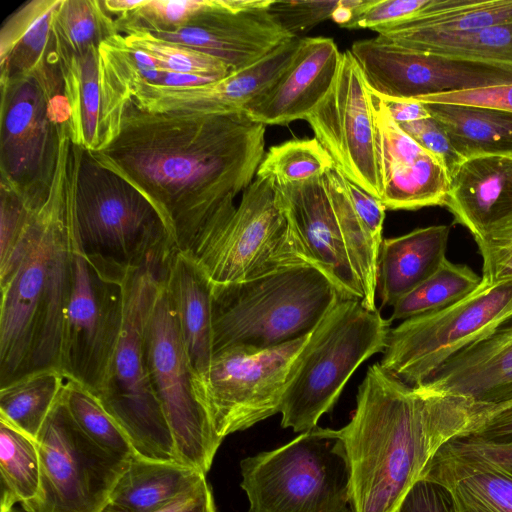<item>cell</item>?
I'll use <instances>...</instances> for the list:
<instances>
[{
	"mask_svg": "<svg viewBox=\"0 0 512 512\" xmlns=\"http://www.w3.org/2000/svg\"><path fill=\"white\" fill-rule=\"evenodd\" d=\"M265 125L244 112L154 113L131 100L117 137L89 152L137 187L163 217L177 251H187L215 214L254 180Z\"/></svg>",
	"mask_w": 512,
	"mask_h": 512,
	"instance_id": "cell-1",
	"label": "cell"
},
{
	"mask_svg": "<svg viewBox=\"0 0 512 512\" xmlns=\"http://www.w3.org/2000/svg\"><path fill=\"white\" fill-rule=\"evenodd\" d=\"M475 408L468 399L410 386L379 363L369 366L352 417L338 430L352 512H399L441 448L466 433Z\"/></svg>",
	"mask_w": 512,
	"mask_h": 512,
	"instance_id": "cell-2",
	"label": "cell"
},
{
	"mask_svg": "<svg viewBox=\"0 0 512 512\" xmlns=\"http://www.w3.org/2000/svg\"><path fill=\"white\" fill-rule=\"evenodd\" d=\"M80 147L67 125L46 199L33 210L11 258L0 265V387L60 370L73 273V198Z\"/></svg>",
	"mask_w": 512,
	"mask_h": 512,
	"instance_id": "cell-3",
	"label": "cell"
},
{
	"mask_svg": "<svg viewBox=\"0 0 512 512\" xmlns=\"http://www.w3.org/2000/svg\"><path fill=\"white\" fill-rule=\"evenodd\" d=\"M73 231L90 263L122 278L145 267L163 273L177 251L163 217L148 197L81 147Z\"/></svg>",
	"mask_w": 512,
	"mask_h": 512,
	"instance_id": "cell-4",
	"label": "cell"
},
{
	"mask_svg": "<svg viewBox=\"0 0 512 512\" xmlns=\"http://www.w3.org/2000/svg\"><path fill=\"white\" fill-rule=\"evenodd\" d=\"M344 297L311 264L213 285V350L267 349L312 332ZM346 298V297H345Z\"/></svg>",
	"mask_w": 512,
	"mask_h": 512,
	"instance_id": "cell-5",
	"label": "cell"
},
{
	"mask_svg": "<svg viewBox=\"0 0 512 512\" xmlns=\"http://www.w3.org/2000/svg\"><path fill=\"white\" fill-rule=\"evenodd\" d=\"M391 323L360 299L341 297L293 364L280 409L281 426L299 433L315 428L356 369L385 351Z\"/></svg>",
	"mask_w": 512,
	"mask_h": 512,
	"instance_id": "cell-6",
	"label": "cell"
},
{
	"mask_svg": "<svg viewBox=\"0 0 512 512\" xmlns=\"http://www.w3.org/2000/svg\"><path fill=\"white\" fill-rule=\"evenodd\" d=\"M185 252L213 285L311 264L278 202L273 183L257 176L242 192L239 204L227 202Z\"/></svg>",
	"mask_w": 512,
	"mask_h": 512,
	"instance_id": "cell-7",
	"label": "cell"
},
{
	"mask_svg": "<svg viewBox=\"0 0 512 512\" xmlns=\"http://www.w3.org/2000/svg\"><path fill=\"white\" fill-rule=\"evenodd\" d=\"M248 512H352L351 475L338 430L315 428L243 459Z\"/></svg>",
	"mask_w": 512,
	"mask_h": 512,
	"instance_id": "cell-8",
	"label": "cell"
},
{
	"mask_svg": "<svg viewBox=\"0 0 512 512\" xmlns=\"http://www.w3.org/2000/svg\"><path fill=\"white\" fill-rule=\"evenodd\" d=\"M161 276L160 271L149 267L127 274L118 343L106 385L96 396L138 456L177 461L174 440L153 390L144 353L145 320Z\"/></svg>",
	"mask_w": 512,
	"mask_h": 512,
	"instance_id": "cell-9",
	"label": "cell"
},
{
	"mask_svg": "<svg viewBox=\"0 0 512 512\" xmlns=\"http://www.w3.org/2000/svg\"><path fill=\"white\" fill-rule=\"evenodd\" d=\"M511 321L512 278L482 281L459 302L391 328L379 364L402 382L418 386L454 355Z\"/></svg>",
	"mask_w": 512,
	"mask_h": 512,
	"instance_id": "cell-10",
	"label": "cell"
},
{
	"mask_svg": "<svg viewBox=\"0 0 512 512\" xmlns=\"http://www.w3.org/2000/svg\"><path fill=\"white\" fill-rule=\"evenodd\" d=\"M0 86V183L37 208L48 195L58 158L59 125L50 112L51 98L64 91L58 61L0 80Z\"/></svg>",
	"mask_w": 512,
	"mask_h": 512,
	"instance_id": "cell-11",
	"label": "cell"
},
{
	"mask_svg": "<svg viewBox=\"0 0 512 512\" xmlns=\"http://www.w3.org/2000/svg\"><path fill=\"white\" fill-rule=\"evenodd\" d=\"M144 353L177 461L206 475L223 439L216 434L196 394L195 375L162 277L145 320Z\"/></svg>",
	"mask_w": 512,
	"mask_h": 512,
	"instance_id": "cell-12",
	"label": "cell"
},
{
	"mask_svg": "<svg viewBox=\"0 0 512 512\" xmlns=\"http://www.w3.org/2000/svg\"><path fill=\"white\" fill-rule=\"evenodd\" d=\"M310 334L267 349L229 347L213 354L194 384L219 437L280 413L290 371Z\"/></svg>",
	"mask_w": 512,
	"mask_h": 512,
	"instance_id": "cell-13",
	"label": "cell"
},
{
	"mask_svg": "<svg viewBox=\"0 0 512 512\" xmlns=\"http://www.w3.org/2000/svg\"><path fill=\"white\" fill-rule=\"evenodd\" d=\"M41 467L38 496L26 512H102L130 460L95 444L68 412L63 393L36 440Z\"/></svg>",
	"mask_w": 512,
	"mask_h": 512,
	"instance_id": "cell-14",
	"label": "cell"
},
{
	"mask_svg": "<svg viewBox=\"0 0 512 512\" xmlns=\"http://www.w3.org/2000/svg\"><path fill=\"white\" fill-rule=\"evenodd\" d=\"M125 279L90 263L74 238L72 286L60 371L66 379L80 383L95 395H99L106 385L118 343Z\"/></svg>",
	"mask_w": 512,
	"mask_h": 512,
	"instance_id": "cell-15",
	"label": "cell"
},
{
	"mask_svg": "<svg viewBox=\"0 0 512 512\" xmlns=\"http://www.w3.org/2000/svg\"><path fill=\"white\" fill-rule=\"evenodd\" d=\"M366 84L381 97H418L512 84V67L467 61L399 46L377 35L349 49Z\"/></svg>",
	"mask_w": 512,
	"mask_h": 512,
	"instance_id": "cell-16",
	"label": "cell"
},
{
	"mask_svg": "<svg viewBox=\"0 0 512 512\" xmlns=\"http://www.w3.org/2000/svg\"><path fill=\"white\" fill-rule=\"evenodd\" d=\"M305 121L334 166L348 180L380 200L370 91L349 50L342 52L339 71L329 93Z\"/></svg>",
	"mask_w": 512,
	"mask_h": 512,
	"instance_id": "cell-17",
	"label": "cell"
},
{
	"mask_svg": "<svg viewBox=\"0 0 512 512\" xmlns=\"http://www.w3.org/2000/svg\"><path fill=\"white\" fill-rule=\"evenodd\" d=\"M272 1L206 0L184 26L153 36L213 56L235 72L296 38L270 14Z\"/></svg>",
	"mask_w": 512,
	"mask_h": 512,
	"instance_id": "cell-18",
	"label": "cell"
},
{
	"mask_svg": "<svg viewBox=\"0 0 512 512\" xmlns=\"http://www.w3.org/2000/svg\"><path fill=\"white\" fill-rule=\"evenodd\" d=\"M56 55L70 111V139L86 151H101L120 131L131 84L100 47Z\"/></svg>",
	"mask_w": 512,
	"mask_h": 512,
	"instance_id": "cell-19",
	"label": "cell"
},
{
	"mask_svg": "<svg viewBox=\"0 0 512 512\" xmlns=\"http://www.w3.org/2000/svg\"><path fill=\"white\" fill-rule=\"evenodd\" d=\"M369 91L380 201L389 210L444 206L451 183L445 166L407 135L381 97Z\"/></svg>",
	"mask_w": 512,
	"mask_h": 512,
	"instance_id": "cell-20",
	"label": "cell"
},
{
	"mask_svg": "<svg viewBox=\"0 0 512 512\" xmlns=\"http://www.w3.org/2000/svg\"><path fill=\"white\" fill-rule=\"evenodd\" d=\"M301 39L292 38L254 64L212 82L194 86L139 84L132 100L139 109L154 113L243 112L289 65Z\"/></svg>",
	"mask_w": 512,
	"mask_h": 512,
	"instance_id": "cell-21",
	"label": "cell"
},
{
	"mask_svg": "<svg viewBox=\"0 0 512 512\" xmlns=\"http://www.w3.org/2000/svg\"><path fill=\"white\" fill-rule=\"evenodd\" d=\"M278 202L309 262L323 271L346 298L364 303L322 177L274 186Z\"/></svg>",
	"mask_w": 512,
	"mask_h": 512,
	"instance_id": "cell-22",
	"label": "cell"
},
{
	"mask_svg": "<svg viewBox=\"0 0 512 512\" xmlns=\"http://www.w3.org/2000/svg\"><path fill=\"white\" fill-rule=\"evenodd\" d=\"M341 59L332 38L302 37L289 65L243 112L265 126L305 120L332 88Z\"/></svg>",
	"mask_w": 512,
	"mask_h": 512,
	"instance_id": "cell-23",
	"label": "cell"
},
{
	"mask_svg": "<svg viewBox=\"0 0 512 512\" xmlns=\"http://www.w3.org/2000/svg\"><path fill=\"white\" fill-rule=\"evenodd\" d=\"M323 181L355 273L364 292V304L376 309L378 254L386 207L348 180L334 165Z\"/></svg>",
	"mask_w": 512,
	"mask_h": 512,
	"instance_id": "cell-24",
	"label": "cell"
},
{
	"mask_svg": "<svg viewBox=\"0 0 512 512\" xmlns=\"http://www.w3.org/2000/svg\"><path fill=\"white\" fill-rule=\"evenodd\" d=\"M418 386L475 404L512 394V323L454 355Z\"/></svg>",
	"mask_w": 512,
	"mask_h": 512,
	"instance_id": "cell-25",
	"label": "cell"
},
{
	"mask_svg": "<svg viewBox=\"0 0 512 512\" xmlns=\"http://www.w3.org/2000/svg\"><path fill=\"white\" fill-rule=\"evenodd\" d=\"M423 480L442 486L455 512H512V473L455 439L436 454Z\"/></svg>",
	"mask_w": 512,
	"mask_h": 512,
	"instance_id": "cell-26",
	"label": "cell"
},
{
	"mask_svg": "<svg viewBox=\"0 0 512 512\" xmlns=\"http://www.w3.org/2000/svg\"><path fill=\"white\" fill-rule=\"evenodd\" d=\"M474 238L512 216V157L466 159L451 177L445 202Z\"/></svg>",
	"mask_w": 512,
	"mask_h": 512,
	"instance_id": "cell-27",
	"label": "cell"
},
{
	"mask_svg": "<svg viewBox=\"0 0 512 512\" xmlns=\"http://www.w3.org/2000/svg\"><path fill=\"white\" fill-rule=\"evenodd\" d=\"M185 351L195 375L202 377L212 360L213 284L185 251H176L162 274Z\"/></svg>",
	"mask_w": 512,
	"mask_h": 512,
	"instance_id": "cell-28",
	"label": "cell"
},
{
	"mask_svg": "<svg viewBox=\"0 0 512 512\" xmlns=\"http://www.w3.org/2000/svg\"><path fill=\"white\" fill-rule=\"evenodd\" d=\"M450 227L433 225L381 242L376 294L381 306H393L430 277L446 259Z\"/></svg>",
	"mask_w": 512,
	"mask_h": 512,
	"instance_id": "cell-29",
	"label": "cell"
},
{
	"mask_svg": "<svg viewBox=\"0 0 512 512\" xmlns=\"http://www.w3.org/2000/svg\"><path fill=\"white\" fill-rule=\"evenodd\" d=\"M61 0H30L0 30V80L33 74L56 58L53 14Z\"/></svg>",
	"mask_w": 512,
	"mask_h": 512,
	"instance_id": "cell-30",
	"label": "cell"
},
{
	"mask_svg": "<svg viewBox=\"0 0 512 512\" xmlns=\"http://www.w3.org/2000/svg\"><path fill=\"white\" fill-rule=\"evenodd\" d=\"M206 475L177 461L134 456L116 483L109 504L125 512L156 510L198 485Z\"/></svg>",
	"mask_w": 512,
	"mask_h": 512,
	"instance_id": "cell-31",
	"label": "cell"
},
{
	"mask_svg": "<svg viewBox=\"0 0 512 512\" xmlns=\"http://www.w3.org/2000/svg\"><path fill=\"white\" fill-rule=\"evenodd\" d=\"M463 159L512 157V112L464 104L423 103Z\"/></svg>",
	"mask_w": 512,
	"mask_h": 512,
	"instance_id": "cell-32",
	"label": "cell"
},
{
	"mask_svg": "<svg viewBox=\"0 0 512 512\" xmlns=\"http://www.w3.org/2000/svg\"><path fill=\"white\" fill-rule=\"evenodd\" d=\"M375 32L405 48L512 67V23L454 34L388 28Z\"/></svg>",
	"mask_w": 512,
	"mask_h": 512,
	"instance_id": "cell-33",
	"label": "cell"
},
{
	"mask_svg": "<svg viewBox=\"0 0 512 512\" xmlns=\"http://www.w3.org/2000/svg\"><path fill=\"white\" fill-rule=\"evenodd\" d=\"M66 382L60 370L46 369L0 387V420L36 441Z\"/></svg>",
	"mask_w": 512,
	"mask_h": 512,
	"instance_id": "cell-34",
	"label": "cell"
},
{
	"mask_svg": "<svg viewBox=\"0 0 512 512\" xmlns=\"http://www.w3.org/2000/svg\"><path fill=\"white\" fill-rule=\"evenodd\" d=\"M0 474V512L38 496L41 467L37 443L3 420H0Z\"/></svg>",
	"mask_w": 512,
	"mask_h": 512,
	"instance_id": "cell-35",
	"label": "cell"
},
{
	"mask_svg": "<svg viewBox=\"0 0 512 512\" xmlns=\"http://www.w3.org/2000/svg\"><path fill=\"white\" fill-rule=\"evenodd\" d=\"M55 52L81 54L120 34L101 0H61L52 19Z\"/></svg>",
	"mask_w": 512,
	"mask_h": 512,
	"instance_id": "cell-36",
	"label": "cell"
},
{
	"mask_svg": "<svg viewBox=\"0 0 512 512\" xmlns=\"http://www.w3.org/2000/svg\"><path fill=\"white\" fill-rule=\"evenodd\" d=\"M481 283L482 277L467 265L446 258L430 277L392 306L390 321H404L451 306L474 292Z\"/></svg>",
	"mask_w": 512,
	"mask_h": 512,
	"instance_id": "cell-37",
	"label": "cell"
},
{
	"mask_svg": "<svg viewBox=\"0 0 512 512\" xmlns=\"http://www.w3.org/2000/svg\"><path fill=\"white\" fill-rule=\"evenodd\" d=\"M333 161L315 139H293L271 146L257 169V177L284 186L322 177Z\"/></svg>",
	"mask_w": 512,
	"mask_h": 512,
	"instance_id": "cell-38",
	"label": "cell"
},
{
	"mask_svg": "<svg viewBox=\"0 0 512 512\" xmlns=\"http://www.w3.org/2000/svg\"><path fill=\"white\" fill-rule=\"evenodd\" d=\"M63 399L75 423L95 444L126 460L137 455L129 439L93 392L67 379Z\"/></svg>",
	"mask_w": 512,
	"mask_h": 512,
	"instance_id": "cell-39",
	"label": "cell"
},
{
	"mask_svg": "<svg viewBox=\"0 0 512 512\" xmlns=\"http://www.w3.org/2000/svg\"><path fill=\"white\" fill-rule=\"evenodd\" d=\"M506 23H512V0H468L462 6L419 16L386 28L454 34Z\"/></svg>",
	"mask_w": 512,
	"mask_h": 512,
	"instance_id": "cell-40",
	"label": "cell"
},
{
	"mask_svg": "<svg viewBox=\"0 0 512 512\" xmlns=\"http://www.w3.org/2000/svg\"><path fill=\"white\" fill-rule=\"evenodd\" d=\"M125 41L149 54L165 72L218 80L232 73L219 59L191 47L157 38L147 32L124 34Z\"/></svg>",
	"mask_w": 512,
	"mask_h": 512,
	"instance_id": "cell-41",
	"label": "cell"
},
{
	"mask_svg": "<svg viewBox=\"0 0 512 512\" xmlns=\"http://www.w3.org/2000/svg\"><path fill=\"white\" fill-rule=\"evenodd\" d=\"M435 0H360L353 8L348 29L377 30L428 14Z\"/></svg>",
	"mask_w": 512,
	"mask_h": 512,
	"instance_id": "cell-42",
	"label": "cell"
},
{
	"mask_svg": "<svg viewBox=\"0 0 512 512\" xmlns=\"http://www.w3.org/2000/svg\"><path fill=\"white\" fill-rule=\"evenodd\" d=\"M342 0L279 1L273 0L269 12L290 35H301L319 23L332 18Z\"/></svg>",
	"mask_w": 512,
	"mask_h": 512,
	"instance_id": "cell-43",
	"label": "cell"
},
{
	"mask_svg": "<svg viewBox=\"0 0 512 512\" xmlns=\"http://www.w3.org/2000/svg\"><path fill=\"white\" fill-rule=\"evenodd\" d=\"M483 259V282L512 278V216L474 238Z\"/></svg>",
	"mask_w": 512,
	"mask_h": 512,
	"instance_id": "cell-44",
	"label": "cell"
},
{
	"mask_svg": "<svg viewBox=\"0 0 512 512\" xmlns=\"http://www.w3.org/2000/svg\"><path fill=\"white\" fill-rule=\"evenodd\" d=\"M479 442H512V394L487 404H476L474 419L460 437Z\"/></svg>",
	"mask_w": 512,
	"mask_h": 512,
	"instance_id": "cell-45",
	"label": "cell"
},
{
	"mask_svg": "<svg viewBox=\"0 0 512 512\" xmlns=\"http://www.w3.org/2000/svg\"><path fill=\"white\" fill-rule=\"evenodd\" d=\"M0 265L15 252L29 223L33 210L7 185L0 183Z\"/></svg>",
	"mask_w": 512,
	"mask_h": 512,
	"instance_id": "cell-46",
	"label": "cell"
},
{
	"mask_svg": "<svg viewBox=\"0 0 512 512\" xmlns=\"http://www.w3.org/2000/svg\"><path fill=\"white\" fill-rule=\"evenodd\" d=\"M399 126L423 149L443 163L450 179L465 161L452 146L443 127L433 117Z\"/></svg>",
	"mask_w": 512,
	"mask_h": 512,
	"instance_id": "cell-47",
	"label": "cell"
},
{
	"mask_svg": "<svg viewBox=\"0 0 512 512\" xmlns=\"http://www.w3.org/2000/svg\"><path fill=\"white\" fill-rule=\"evenodd\" d=\"M421 103L464 104L512 112V84L415 98Z\"/></svg>",
	"mask_w": 512,
	"mask_h": 512,
	"instance_id": "cell-48",
	"label": "cell"
},
{
	"mask_svg": "<svg viewBox=\"0 0 512 512\" xmlns=\"http://www.w3.org/2000/svg\"><path fill=\"white\" fill-rule=\"evenodd\" d=\"M399 512H455L447 491L440 485L422 480L407 495Z\"/></svg>",
	"mask_w": 512,
	"mask_h": 512,
	"instance_id": "cell-49",
	"label": "cell"
},
{
	"mask_svg": "<svg viewBox=\"0 0 512 512\" xmlns=\"http://www.w3.org/2000/svg\"><path fill=\"white\" fill-rule=\"evenodd\" d=\"M102 512H125L108 504ZM150 512H217L212 490L206 478L189 492Z\"/></svg>",
	"mask_w": 512,
	"mask_h": 512,
	"instance_id": "cell-50",
	"label": "cell"
},
{
	"mask_svg": "<svg viewBox=\"0 0 512 512\" xmlns=\"http://www.w3.org/2000/svg\"><path fill=\"white\" fill-rule=\"evenodd\" d=\"M381 99L391 117L398 125L408 124L431 117L424 104L416 99H396L387 97H381Z\"/></svg>",
	"mask_w": 512,
	"mask_h": 512,
	"instance_id": "cell-51",
	"label": "cell"
},
{
	"mask_svg": "<svg viewBox=\"0 0 512 512\" xmlns=\"http://www.w3.org/2000/svg\"><path fill=\"white\" fill-rule=\"evenodd\" d=\"M455 440L497 462L512 473V442L490 443L465 438H456Z\"/></svg>",
	"mask_w": 512,
	"mask_h": 512,
	"instance_id": "cell-52",
	"label": "cell"
},
{
	"mask_svg": "<svg viewBox=\"0 0 512 512\" xmlns=\"http://www.w3.org/2000/svg\"><path fill=\"white\" fill-rule=\"evenodd\" d=\"M103 8L111 16L122 17L138 7L142 0H101Z\"/></svg>",
	"mask_w": 512,
	"mask_h": 512,
	"instance_id": "cell-53",
	"label": "cell"
},
{
	"mask_svg": "<svg viewBox=\"0 0 512 512\" xmlns=\"http://www.w3.org/2000/svg\"><path fill=\"white\" fill-rule=\"evenodd\" d=\"M4 512H26V511L25 510H21L19 508L13 507V508H11V509H9L7 511H4Z\"/></svg>",
	"mask_w": 512,
	"mask_h": 512,
	"instance_id": "cell-54",
	"label": "cell"
}]
</instances>
